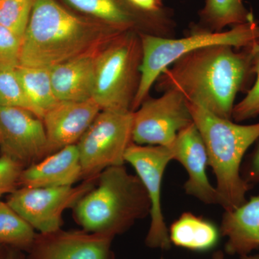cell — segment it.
Here are the masks:
<instances>
[{"mask_svg":"<svg viewBox=\"0 0 259 259\" xmlns=\"http://www.w3.org/2000/svg\"><path fill=\"white\" fill-rule=\"evenodd\" d=\"M258 54L259 40L241 49L217 45L191 51L162 71L156 89L175 90L187 102L232 120L237 95L254 83Z\"/></svg>","mask_w":259,"mask_h":259,"instance_id":"1","label":"cell"},{"mask_svg":"<svg viewBox=\"0 0 259 259\" xmlns=\"http://www.w3.org/2000/svg\"><path fill=\"white\" fill-rule=\"evenodd\" d=\"M122 32L77 16L56 0H33L22 39L20 66L51 68L102 49Z\"/></svg>","mask_w":259,"mask_h":259,"instance_id":"2","label":"cell"},{"mask_svg":"<svg viewBox=\"0 0 259 259\" xmlns=\"http://www.w3.org/2000/svg\"><path fill=\"white\" fill-rule=\"evenodd\" d=\"M151 209L142 182L122 165L102 171L97 187L78 201L73 214L83 231L115 238L150 216Z\"/></svg>","mask_w":259,"mask_h":259,"instance_id":"3","label":"cell"},{"mask_svg":"<svg viewBox=\"0 0 259 259\" xmlns=\"http://www.w3.org/2000/svg\"><path fill=\"white\" fill-rule=\"evenodd\" d=\"M187 104L205 144L209 166L215 175L219 204L225 211L233 210L244 203L247 193L253 187L242 177L241 167L245 153L259 139V122L241 125L198 105Z\"/></svg>","mask_w":259,"mask_h":259,"instance_id":"4","label":"cell"},{"mask_svg":"<svg viewBox=\"0 0 259 259\" xmlns=\"http://www.w3.org/2000/svg\"><path fill=\"white\" fill-rule=\"evenodd\" d=\"M143 49L140 71L141 79L133 102L132 110H137L149 95L163 70L182 56L202 48L228 45L237 49L248 47L259 40V24L256 20L221 32H211L194 26L190 34L181 38H168L139 33Z\"/></svg>","mask_w":259,"mask_h":259,"instance_id":"5","label":"cell"},{"mask_svg":"<svg viewBox=\"0 0 259 259\" xmlns=\"http://www.w3.org/2000/svg\"><path fill=\"white\" fill-rule=\"evenodd\" d=\"M143 49L139 32H122L100 49L92 99L101 110H131L141 79Z\"/></svg>","mask_w":259,"mask_h":259,"instance_id":"6","label":"cell"},{"mask_svg":"<svg viewBox=\"0 0 259 259\" xmlns=\"http://www.w3.org/2000/svg\"><path fill=\"white\" fill-rule=\"evenodd\" d=\"M131 110H101L78 141L83 180L98 177L109 167L122 166L133 141Z\"/></svg>","mask_w":259,"mask_h":259,"instance_id":"7","label":"cell"},{"mask_svg":"<svg viewBox=\"0 0 259 259\" xmlns=\"http://www.w3.org/2000/svg\"><path fill=\"white\" fill-rule=\"evenodd\" d=\"M98 177L81 185L59 187H20L10 194L7 203L34 230L40 233L61 229L63 213L74 207L83 196L96 186Z\"/></svg>","mask_w":259,"mask_h":259,"instance_id":"8","label":"cell"},{"mask_svg":"<svg viewBox=\"0 0 259 259\" xmlns=\"http://www.w3.org/2000/svg\"><path fill=\"white\" fill-rule=\"evenodd\" d=\"M193 122L187 100L175 90L147 97L134 111L133 141L139 145L171 148L177 134Z\"/></svg>","mask_w":259,"mask_h":259,"instance_id":"9","label":"cell"},{"mask_svg":"<svg viewBox=\"0 0 259 259\" xmlns=\"http://www.w3.org/2000/svg\"><path fill=\"white\" fill-rule=\"evenodd\" d=\"M174 160L171 148L133 143L125 161L134 167L147 192L151 209V223L145 244L153 249L169 250L171 247L161 205L162 181L165 170Z\"/></svg>","mask_w":259,"mask_h":259,"instance_id":"10","label":"cell"},{"mask_svg":"<svg viewBox=\"0 0 259 259\" xmlns=\"http://www.w3.org/2000/svg\"><path fill=\"white\" fill-rule=\"evenodd\" d=\"M0 149L25 168L49 156L42 119L21 107L0 106Z\"/></svg>","mask_w":259,"mask_h":259,"instance_id":"11","label":"cell"},{"mask_svg":"<svg viewBox=\"0 0 259 259\" xmlns=\"http://www.w3.org/2000/svg\"><path fill=\"white\" fill-rule=\"evenodd\" d=\"M74 9L122 32L134 31L155 36H175L172 14H147L127 0H64Z\"/></svg>","mask_w":259,"mask_h":259,"instance_id":"12","label":"cell"},{"mask_svg":"<svg viewBox=\"0 0 259 259\" xmlns=\"http://www.w3.org/2000/svg\"><path fill=\"white\" fill-rule=\"evenodd\" d=\"M113 239L83 230L39 233L25 259H115Z\"/></svg>","mask_w":259,"mask_h":259,"instance_id":"13","label":"cell"},{"mask_svg":"<svg viewBox=\"0 0 259 259\" xmlns=\"http://www.w3.org/2000/svg\"><path fill=\"white\" fill-rule=\"evenodd\" d=\"M171 149L174 160L180 162L188 175L184 185L186 194L207 204H219L216 187L209 182V157L202 136L194 122L177 134Z\"/></svg>","mask_w":259,"mask_h":259,"instance_id":"14","label":"cell"},{"mask_svg":"<svg viewBox=\"0 0 259 259\" xmlns=\"http://www.w3.org/2000/svg\"><path fill=\"white\" fill-rule=\"evenodd\" d=\"M101 111L93 99L81 102H61L42 117L49 156L76 144Z\"/></svg>","mask_w":259,"mask_h":259,"instance_id":"15","label":"cell"},{"mask_svg":"<svg viewBox=\"0 0 259 259\" xmlns=\"http://www.w3.org/2000/svg\"><path fill=\"white\" fill-rule=\"evenodd\" d=\"M83 179L76 144L63 148L41 161L24 168L21 187H59L74 186Z\"/></svg>","mask_w":259,"mask_h":259,"instance_id":"16","label":"cell"},{"mask_svg":"<svg viewBox=\"0 0 259 259\" xmlns=\"http://www.w3.org/2000/svg\"><path fill=\"white\" fill-rule=\"evenodd\" d=\"M100 49L50 68L53 90L59 101L81 102L92 99L95 64Z\"/></svg>","mask_w":259,"mask_h":259,"instance_id":"17","label":"cell"},{"mask_svg":"<svg viewBox=\"0 0 259 259\" xmlns=\"http://www.w3.org/2000/svg\"><path fill=\"white\" fill-rule=\"evenodd\" d=\"M220 231L221 236L227 238V254L241 257L258 250L259 195L233 210L225 211Z\"/></svg>","mask_w":259,"mask_h":259,"instance_id":"18","label":"cell"},{"mask_svg":"<svg viewBox=\"0 0 259 259\" xmlns=\"http://www.w3.org/2000/svg\"><path fill=\"white\" fill-rule=\"evenodd\" d=\"M168 234L171 244L195 252L212 250L221 236L214 223L190 212H184L172 223Z\"/></svg>","mask_w":259,"mask_h":259,"instance_id":"19","label":"cell"},{"mask_svg":"<svg viewBox=\"0 0 259 259\" xmlns=\"http://www.w3.org/2000/svg\"><path fill=\"white\" fill-rule=\"evenodd\" d=\"M199 16L196 26L211 32L223 31L227 27L234 28L255 20L243 0H205Z\"/></svg>","mask_w":259,"mask_h":259,"instance_id":"20","label":"cell"},{"mask_svg":"<svg viewBox=\"0 0 259 259\" xmlns=\"http://www.w3.org/2000/svg\"><path fill=\"white\" fill-rule=\"evenodd\" d=\"M15 71L33 113L42 119L44 114L59 102L53 90L50 68L19 66Z\"/></svg>","mask_w":259,"mask_h":259,"instance_id":"21","label":"cell"},{"mask_svg":"<svg viewBox=\"0 0 259 259\" xmlns=\"http://www.w3.org/2000/svg\"><path fill=\"white\" fill-rule=\"evenodd\" d=\"M36 235L35 230L9 204L0 201V243L28 252Z\"/></svg>","mask_w":259,"mask_h":259,"instance_id":"22","label":"cell"},{"mask_svg":"<svg viewBox=\"0 0 259 259\" xmlns=\"http://www.w3.org/2000/svg\"><path fill=\"white\" fill-rule=\"evenodd\" d=\"M33 0H0V25L23 39Z\"/></svg>","mask_w":259,"mask_h":259,"instance_id":"23","label":"cell"},{"mask_svg":"<svg viewBox=\"0 0 259 259\" xmlns=\"http://www.w3.org/2000/svg\"><path fill=\"white\" fill-rule=\"evenodd\" d=\"M0 106L21 107L33 113L15 71L0 69Z\"/></svg>","mask_w":259,"mask_h":259,"instance_id":"24","label":"cell"},{"mask_svg":"<svg viewBox=\"0 0 259 259\" xmlns=\"http://www.w3.org/2000/svg\"><path fill=\"white\" fill-rule=\"evenodd\" d=\"M22 39L0 25V69L15 71L20 66Z\"/></svg>","mask_w":259,"mask_h":259,"instance_id":"25","label":"cell"},{"mask_svg":"<svg viewBox=\"0 0 259 259\" xmlns=\"http://www.w3.org/2000/svg\"><path fill=\"white\" fill-rule=\"evenodd\" d=\"M255 74L253 86L233 108L232 120L238 123L259 117V54L255 61Z\"/></svg>","mask_w":259,"mask_h":259,"instance_id":"26","label":"cell"},{"mask_svg":"<svg viewBox=\"0 0 259 259\" xmlns=\"http://www.w3.org/2000/svg\"><path fill=\"white\" fill-rule=\"evenodd\" d=\"M24 167L18 161L5 156H0V198L12 194L20 187V179Z\"/></svg>","mask_w":259,"mask_h":259,"instance_id":"27","label":"cell"},{"mask_svg":"<svg viewBox=\"0 0 259 259\" xmlns=\"http://www.w3.org/2000/svg\"><path fill=\"white\" fill-rule=\"evenodd\" d=\"M241 175L245 182L252 187L259 184V142L242 166Z\"/></svg>","mask_w":259,"mask_h":259,"instance_id":"28","label":"cell"},{"mask_svg":"<svg viewBox=\"0 0 259 259\" xmlns=\"http://www.w3.org/2000/svg\"><path fill=\"white\" fill-rule=\"evenodd\" d=\"M18 251V250L9 248L5 259H20Z\"/></svg>","mask_w":259,"mask_h":259,"instance_id":"29","label":"cell"},{"mask_svg":"<svg viewBox=\"0 0 259 259\" xmlns=\"http://www.w3.org/2000/svg\"><path fill=\"white\" fill-rule=\"evenodd\" d=\"M211 259H226V255H225V253L223 250H216V251L213 253L212 258Z\"/></svg>","mask_w":259,"mask_h":259,"instance_id":"30","label":"cell"},{"mask_svg":"<svg viewBox=\"0 0 259 259\" xmlns=\"http://www.w3.org/2000/svg\"><path fill=\"white\" fill-rule=\"evenodd\" d=\"M8 247L6 246V245L2 244L0 243V259H5V256H6L7 253H8Z\"/></svg>","mask_w":259,"mask_h":259,"instance_id":"31","label":"cell"},{"mask_svg":"<svg viewBox=\"0 0 259 259\" xmlns=\"http://www.w3.org/2000/svg\"><path fill=\"white\" fill-rule=\"evenodd\" d=\"M239 259H259V254H249L240 257Z\"/></svg>","mask_w":259,"mask_h":259,"instance_id":"32","label":"cell"}]
</instances>
